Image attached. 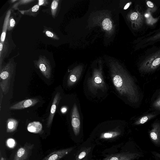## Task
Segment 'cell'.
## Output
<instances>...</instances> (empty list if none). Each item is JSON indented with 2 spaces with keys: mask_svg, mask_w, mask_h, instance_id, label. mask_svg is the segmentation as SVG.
Here are the masks:
<instances>
[{
  "mask_svg": "<svg viewBox=\"0 0 160 160\" xmlns=\"http://www.w3.org/2000/svg\"><path fill=\"white\" fill-rule=\"evenodd\" d=\"M112 78L115 87L121 95L126 97L132 103L138 101L137 87L132 78L126 72L121 69L113 68Z\"/></svg>",
  "mask_w": 160,
  "mask_h": 160,
  "instance_id": "cell-1",
  "label": "cell"
},
{
  "mask_svg": "<svg viewBox=\"0 0 160 160\" xmlns=\"http://www.w3.org/2000/svg\"><path fill=\"white\" fill-rule=\"evenodd\" d=\"M15 68V62L13 58H12L0 69V86L5 95L7 94L9 90L11 79Z\"/></svg>",
  "mask_w": 160,
  "mask_h": 160,
  "instance_id": "cell-2",
  "label": "cell"
},
{
  "mask_svg": "<svg viewBox=\"0 0 160 160\" xmlns=\"http://www.w3.org/2000/svg\"><path fill=\"white\" fill-rule=\"evenodd\" d=\"M160 66V49L149 56L142 62L140 70L144 72L152 71Z\"/></svg>",
  "mask_w": 160,
  "mask_h": 160,
  "instance_id": "cell-3",
  "label": "cell"
},
{
  "mask_svg": "<svg viewBox=\"0 0 160 160\" xmlns=\"http://www.w3.org/2000/svg\"><path fill=\"white\" fill-rule=\"evenodd\" d=\"M88 85L89 89L92 92L99 89H103L105 84L101 73L98 71H95L92 77L88 79Z\"/></svg>",
  "mask_w": 160,
  "mask_h": 160,
  "instance_id": "cell-4",
  "label": "cell"
},
{
  "mask_svg": "<svg viewBox=\"0 0 160 160\" xmlns=\"http://www.w3.org/2000/svg\"><path fill=\"white\" fill-rule=\"evenodd\" d=\"M35 65L43 76L49 79L51 76L52 68L50 62L44 56H40L38 60L34 61Z\"/></svg>",
  "mask_w": 160,
  "mask_h": 160,
  "instance_id": "cell-5",
  "label": "cell"
},
{
  "mask_svg": "<svg viewBox=\"0 0 160 160\" xmlns=\"http://www.w3.org/2000/svg\"><path fill=\"white\" fill-rule=\"evenodd\" d=\"M34 144L26 143L19 148L15 154L13 160H27L31 155Z\"/></svg>",
  "mask_w": 160,
  "mask_h": 160,
  "instance_id": "cell-6",
  "label": "cell"
},
{
  "mask_svg": "<svg viewBox=\"0 0 160 160\" xmlns=\"http://www.w3.org/2000/svg\"><path fill=\"white\" fill-rule=\"evenodd\" d=\"M71 125L73 132L76 136L80 132V121L79 114L76 104L73 105L71 113Z\"/></svg>",
  "mask_w": 160,
  "mask_h": 160,
  "instance_id": "cell-7",
  "label": "cell"
},
{
  "mask_svg": "<svg viewBox=\"0 0 160 160\" xmlns=\"http://www.w3.org/2000/svg\"><path fill=\"white\" fill-rule=\"evenodd\" d=\"M74 148L72 147L54 151L47 155L42 160H59L70 153Z\"/></svg>",
  "mask_w": 160,
  "mask_h": 160,
  "instance_id": "cell-8",
  "label": "cell"
},
{
  "mask_svg": "<svg viewBox=\"0 0 160 160\" xmlns=\"http://www.w3.org/2000/svg\"><path fill=\"white\" fill-rule=\"evenodd\" d=\"M38 98H32L21 101L11 106V110H20L32 106L39 102Z\"/></svg>",
  "mask_w": 160,
  "mask_h": 160,
  "instance_id": "cell-9",
  "label": "cell"
},
{
  "mask_svg": "<svg viewBox=\"0 0 160 160\" xmlns=\"http://www.w3.org/2000/svg\"><path fill=\"white\" fill-rule=\"evenodd\" d=\"M139 156L136 153H122L110 155L103 160H133Z\"/></svg>",
  "mask_w": 160,
  "mask_h": 160,
  "instance_id": "cell-10",
  "label": "cell"
},
{
  "mask_svg": "<svg viewBox=\"0 0 160 160\" xmlns=\"http://www.w3.org/2000/svg\"><path fill=\"white\" fill-rule=\"evenodd\" d=\"M61 99L60 93L59 92H57L53 98L50 113L47 121V126L48 128H49L52 122L56 108Z\"/></svg>",
  "mask_w": 160,
  "mask_h": 160,
  "instance_id": "cell-11",
  "label": "cell"
},
{
  "mask_svg": "<svg viewBox=\"0 0 160 160\" xmlns=\"http://www.w3.org/2000/svg\"><path fill=\"white\" fill-rule=\"evenodd\" d=\"M150 138L155 144H160V124L158 122L154 123L149 132Z\"/></svg>",
  "mask_w": 160,
  "mask_h": 160,
  "instance_id": "cell-12",
  "label": "cell"
},
{
  "mask_svg": "<svg viewBox=\"0 0 160 160\" xmlns=\"http://www.w3.org/2000/svg\"><path fill=\"white\" fill-rule=\"evenodd\" d=\"M130 18L137 28H139L143 24L144 20L143 16L138 11L133 12L131 13Z\"/></svg>",
  "mask_w": 160,
  "mask_h": 160,
  "instance_id": "cell-13",
  "label": "cell"
},
{
  "mask_svg": "<svg viewBox=\"0 0 160 160\" xmlns=\"http://www.w3.org/2000/svg\"><path fill=\"white\" fill-rule=\"evenodd\" d=\"M81 71L77 68L74 69L70 73L67 81V85L71 86L74 84L79 79Z\"/></svg>",
  "mask_w": 160,
  "mask_h": 160,
  "instance_id": "cell-14",
  "label": "cell"
},
{
  "mask_svg": "<svg viewBox=\"0 0 160 160\" xmlns=\"http://www.w3.org/2000/svg\"><path fill=\"white\" fill-rule=\"evenodd\" d=\"M9 44L7 38L6 39L3 44L0 42V69L2 68V65L4 58L8 52Z\"/></svg>",
  "mask_w": 160,
  "mask_h": 160,
  "instance_id": "cell-15",
  "label": "cell"
},
{
  "mask_svg": "<svg viewBox=\"0 0 160 160\" xmlns=\"http://www.w3.org/2000/svg\"><path fill=\"white\" fill-rule=\"evenodd\" d=\"M11 14V10H9L7 12L4 18L0 42L3 44H4L6 39V34L7 31L8 30V23Z\"/></svg>",
  "mask_w": 160,
  "mask_h": 160,
  "instance_id": "cell-16",
  "label": "cell"
},
{
  "mask_svg": "<svg viewBox=\"0 0 160 160\" xmlns=\"http://www.w3.org/2000/svg\"><path fill=\"white\" fill-rule=\"evenodd\" d=\"M27 129L30 132L38 133L42 131V124L39 121H33L28 124Z\"/></svg>",
  "mask_w": 160,
  "mask_h": 160,
  "instance_id": "cell-17",
  "label": "cell"
},
{
  "mask_svg": "<svg viewBox=\"0 0 160 160\" xmlns=\"http://www.w3.org/2000/svg\"><path fill=\"white\" fill-rule=\"evenodd\" d=\"M18 125L17 120L13 118L8 119L7 121V132H12L15 131Z\"/></svg>",
  "mask_w": 160,
  "mask_h": 160,
  "instance_id": "cell-18",
  "label": "cell"
},
{
  "mask_svg": "<svg viewBox=\"0 0 160 160\" xmlns=\"http://www.w3.org/2000/svg\"><path fill=\"white\" fill-rule=\"evenodd\" d=\"M151 11L148 8L144 15L146 22L147 24L152 25L155 24L158 21L157 18H154L151 14Z\"/></svg>",
  "mask_w": 160,
  "mask_h": 160,
  "instance_id": "cell-19",
  "label": "cell"
},
{
  "mask_svg": "<svg viewBox=\"0 0 160 160\" xmlns=\"http://www.w3.org/2000/svg\"><path fill=\"white\" fill-rule=\"evenodd\" d=\"M120 134V133L118 131H110L102 133L100 138L102 139H108L116 137Z\"/></svg>",
  "mask_w": 160,
  "mask_h": 160,
  "instance_id": "cell-20",
  "label": "cell"
},
{
  "mask_svg": "<svg viewBox=\"0 0 160 160\" xmlns=\"http://www.w3.org/2000/svg\"><path fill=\"white\" fill-rule=\"evenodd\" d=\"M39 8V6L38 4H37L28 10L19 11L23 15L26 14L32 15L38 10Z\"/></svg>",
  "mask_w": 160,
  "mask_h": 160,
  "instance_id": "cell-21",
  "label": "cell"
},
{
  "mask_svg": "<svg viewBox=\"0 0 160 160\" xmlns=\"http://www.w3.org/2000/svg\"><path fill=\"white\" fill-rule=\"evenodd\" d=\"M91 149V147L85 148L79 154L76 156L75 160H81L89 153Z\"/></svg>",
  "mask_w": 160,
  "mask_h": 160,
  "instance_id": "cell-22",
  "label": "cell"
},
{
  "mask_svg": "<svg viewBox=\"0 0 160 160\" xmlns=\"http://www.w3.org/2000/svg\"><path fill=\"white\" fill-rule=\"evenodd\" d=\"M59 1V0H53L52 2L51 5V12L52 16L53 18L55 17Z\"/></svg>",
  "mask_w": 160,
  "mask_h": 160,
  "instance_id": "cell-23",
  "label": "cell"
},
{
  "mask_svg": "<svg viewBox=\"0 0 160 160\" xmlns=\"http://www.w3.org/2000/svg\"><path fill=\"white\" fill-rule=\"evenodd\" d=\"M102 26L104 30H110L112 27V22L108 18H106L102 22Z\"/></svg>",
  "mask_w": 160,
  "mask_h": 160,
  "instance_id": "cell-24",
  "label": "cell"
},
{
  "mask_svg": "<svg viewBox=\"0 0 160 160\" xmlns=\"http://www.w3.org/2000/svg\"><path fill=\"white\" fill-rule=\"evenodd\" d=\"M34 1L33 0H18L17 2H16L12 6V8L14 9H17V7L23 4H26L29 3L31 2Z\"/></svg>",
  "mask_w": 160,
  "mask_h": 160,
  "instance_id": "cell-25",
  "label": "cell"
},
{
  "mask_svg": "<svg viewBox=\"0 0 160 160\" xmlns=\"http://www.w3.org/2000/svg\"><path fill=\"white\" fill-rule=\"evenodd\" d=\"M153 117V115H150L144 116L137 121L135 124L136 125L144 124Z\"/></svg>",
  "mask_w": 160,
  "mask_h": 160,
  "instance_id": "cell-26",
  "label": "cell"
},
{
  "mask_svg": "<svg viewBox=\"0 0 160 160\" xmlns=\"http://www.w3.org/2000/svg\"><path fill=\"white\" fill-rule=\"evenodd\" d=\"M43 32H44L45 35L48 37L57 40L59 39L58 36L53 32L48 30H44Z\"/></svg>",
  "mask_w": 160,
  "mask_h": 160,
  "instance_id": "cell-27",
  "label": "cell"
},
{
  "mask_svg": "<svg viewBox=\"0 0 160 160\" xmlns=\"http://www.w3.org/2000/svg\"><path fill=\"white\" fill-rule=\"evenodd\" d=\"M15 25V21L13 17H10L8 26V30L10 31L14 27Z\"/></svg>",
  "mask_w": 160,
  "mask_h": 160,
  "instance_id": "cell-28",
  "label": "cell"
},
{
  "mask_svg": "<svg viewBox=\"0 0 160 160\" xmlns=\"http://www.w3.org/2000/svg\"><path fill=\"white\" fill-rule=\"evenodd\" d=\"M7 146L10 148H13L16 145V142L15 140L12 138H8L6 141Z\"/></svg>",
  "mask_w": 160,
  "mask_h": 160,
  "instance_id": "cell-29",
  "label": "cell"
},
{
  "mask_svg": "<svg viewBox=\"0 0 160 160\" xmlns=\"http://www.w3.org/2000/svg\"><path fill=\"white\" fill-rule=\"evenodd\" d=\"M147 6L149 7V9L151 11L153 12L155 11L156 9V7L154 6V5L153 2L150 1H147Z\"/></svg>",
  "mask_w": 160,
  "mask_h": 160,
  "instance_id": "cell-30",
  "label": "cell"
},
{
  "mask_svg": "<svg viewBox=\"0 0 160 160\" xmlns=\"http://www.w3.org/2000/svg\"><path fill=\"white\" fill-rule=\"evenodd\" d=\"M49 3V1L47 0H39L38 1V5L39 6H46Z\"/></svg>",
  "mask_w": 160,
  "mask_h": 160,
  "instance_id": "cell-31",
  "label": "cell"
},
{
  "mask_svg": "<svg viewBox=\"0 0 160 160\" xmlns=\"http://www.w3.org/2000/svg\"><path fill=\"white\" fill-rule=\"evenodd\" d=\"M160 38V33H159L157 35L154 36L152 38L148 39V40H155L157 39Z\"/></svg>",
  "mask_w": 160,
  "mask_h": 160,
  "instance_id": "cell-32",
  "label": "cell"
},
{
  "mask_svg": "<svg viewBox=\"0 0 160 160\" xmlns=\"http://www.w3.org/2000/svg\"><path fill=\"white\" fill-rule=\"evenodd\" d=\"M154 107L160 109V98L157 100L154 104Z\"/></svg>",
  "mask_w": 160,
  "mask_h": 160,
  "instance_id": "cell-33",
  "label": "cell"
},
{
  "mask_svg": "<svg viewBox=\"0 0 160 160\" xmlns=\"http://www.w3.org/2000/svg\"><path fill=\"white\" fill-rule=\"evenodd\" d=\"M67 110V108L65 107H63L61 109V112L62 113H65Z\"/></svg>",
  "mask_w": 160,
  "mask_h": 160,
  "instance_id": "cell-34",
  "label": "cell"
},
{
  "mask_svg": "<svg viewBox=\"0 0 160 160\" xmlns=\"http://www.w3.org/2000/svg\"><path fill=\"white\" fill-rule=\"evenodd\" d=\"M152 153H153V154L154 155H155V156H156L158 158H160V153H159L158 152H153Z\"/></svg>",
  "mask_w": 160,
  "mask_h": 160,
  "instance_id": "cell-35",
  "label": "cell"
},
{
  "mask_svg": "<svg viewBox=\"0 0 160 160\" xmlns=\"http://www.w3.org/2000/svg\"><path fill=\"white\" fill-rule=\"evenodd\" d=\"M130 5V3H128L126 4L124 8V9H126L128 8Z\"/></svg>",
  "mask_w": 160,
  "mask_h": 160,
  "instance_id": "cell-36",
  "label": "cell"
},
{
  "mask_svg": "<svg viewBox=\"0 0 160 160\" xmlns=\"http://www.w3.org/2000/svg\"><path fill=\"white\" fill-rule=\"evenodd\" d=\"M18 1V0H12L11 1V3H13L14 2H17Z\"/></svg>",
  "mask_w": 160,
  "mask_h": 160,
  "instance_id": "cell-37",
  "label": "cell"
},
{
  "mask_svg": "<svg viewBox=\"0 0 160 160\" xmlns=\"http://www.w3.org/2000/svg\"><path fill=\"white\" fill-rule=\"evenodd\" d=\"M86 159H85V160H86Z\"/></svg>",
  "mask_w": 160,
  "mask_h": 160,
  "instance_id": "cell-38",
  "label": "cell"
}]
</instances>
